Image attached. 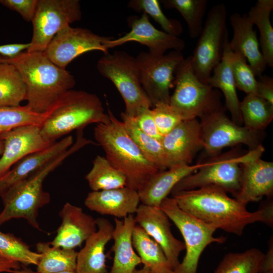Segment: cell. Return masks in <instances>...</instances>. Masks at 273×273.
I'll return each mask as SVG.
<instances>
[{
  "label": "cell",
  "mask_w": 273,
  "mask_h": 273,
  "mask_svg": "<svg viewBox=\"0 0 273 273\" xmlns=\"http://www.w3.org/2000/svg\"><path fill=\"white\" fill-rule=\"evenodd\" d=\"M128 23L131 28L130 31L117 39L111 38L107 41L105 46L108 50L130 41L146 46L149 53L157 56L164 54L168 50L181 52L185 48V41L182 39L156 28L145 13L140 17L128 18Z\"/></svg>",
  "instance_id": "obj_15"
},
{
  "label": "cell",
  "mask_w": 273,
  "mask_h": 273,
  "mask_svg": "<svg viewBox=\"0 0 273 273\" xmlns=\"http://www.w3.org/2000/svg\"><path fill=\"white\" fill-rule=\"evenodd\" d=\"M229 41L225 45L220 62L214 68L205 83L221 91L224 98L225 108L229 111L232 120L236 124L242 126L243 121L240 111V101L238 97L231 69L233 51L230 47Z\"/></svg>",
  "instance_id": "obj_27"
},
{
  "label": "cell",
  "mask_w": 273,
  "mask_h": 273,
  "mask_svg": "<svg viewBox=\"0 0 273 273\" xmlns=\"http://www.w3.org/2000/svg\"><path fill=\"white\" fill-rule=\"evenodd\" d=\"M132 240L141 263L151 273H172V266L161 247L137 224L133 230Z\"/></svg>",
  "instance_id": "obj_28"
},
{
  "label": "cell",
  "mask_w": 273,
  "mask_h": 273,
  "mask_svg": "<svg viewBox=\"0 0 273 273\" xmlns=\"http://www.w3.org/2000/svg\"><path fill=\"white\" fill-rule=\"evenodd\" d=\"M0 135L4 142L0 158V176L23 158L42 151L53 144L43 137L39 125L20 126Z\"/></svg>",
  "instance_id": "obj_17"
},
{
  "label": "cell",
  "mask_w": 273,
  "mask_h": 273,
  "mask_svg": "<svg viewBox=\"0 0 273 273\" xmlns=\"http://www.w3.org/2000/svg\"><path fill=\"white\" fill-rule=\"evenodd\" d=\"M165 8L174 9L183 16L188 27L190 37H199L203 29V19L205 13L207 0H162Z\"/></svg>",
  "instance_id": "obj_36"
},
{
  "label": "cell",
  "mask_w": 273,
  "mask_h": 273,
  "mask_svg": "<svg viewBox=\"0 0 273 273\" xmlns=\"http://www.w3.org/2000/svg\"><path fill=\"white\" fill-rule=\"evenodd\" d=\"M98 72L110 80L122 96L126 115L133 118L150 109V101L141 83L136 58L126 52L104 54L98 61Z\"/></svg>",
  "instance_id": "obj_8"
},
{
  "label": "cell",
  "mask_w": 273,
  "mask_h": 273,
  "mask_svg": "<svg viewBox=\"0 0 273 273\" xmlns=\"http://www.w3.org/2000/svg\"><path fill=\"white\" fill-rule=\"evenodd\" d=\"M96 220L97 231L77 252L76 273H108L105 251L106 245L112 239L114 226L106 218L99 217Z\"/></svg>",
  "instance_id": "obj_23"
},
{
  "label": "cell",
  "mask_w": 273,
  "mask_h": 273,
  "mask_svg": "<svg viewBox=\"0 0 273 273\" xmlns=\"http://www.w3.org/2000/svg\"><path fill=\"white\" fill-rule=\"evenodd\" d=\"M6 61L19 71L26 88V105L35 112H46L75 85L74 76L53 63L44 52H23Z\"/></svg>",
  "instance_id": "obj_2"
},
{
  "label": "cell",
  "mask_w": 273,
  "mask_h": 273,
  "mask_svg": "<svg viewBox=\"0 0 273 273\" xmlns=\"http://www.w3.org/2000/svg\"><path fill=\"white\" fill-rule=\"evenodd\" d=\"M268 273H273V272H268Z\"/></svg>",
  "instance_id": "obj_53"
},
{
  "label": "cell",
  "mask_w": 273,
  "mask_h": 273,
  "mask_svg": "<svg viewBox=\"0 0 273 273\" xmlns=\"http://www.w3.org/2000/svg\"><path fill=\"white\" fill-rule=\"evenodd\" d=\"M270 239L267 252L264 254L259 273L273 272V243Z\"/></svg>",
  "instance_id": "obj_46"
},
{
  "label": "cell",
  "mask_w": 273,
  "mask_h": 273,
  "mask_svg": "<svg viewBox=\"0 0 273 273\" xmlns=\"http://www.w3.org/2000/svg\"><path fill=\"white\" fill-rule=\"evenodd\" d=\"M178 207L201 221L226 232L241 236L245 227L256 222L273 224V203L263 204L250 212L246 205L229 197L222 189L213 186L172 194Z\"/></svg>",
  "instance_id": "obj_1"
},
{
  "label": "cell",
  "mask_w": 273,
  "mask_h": 273,
  "mask_svg": "<svg viewBox=\"0 0 273 273\" xmlns=\"http://www.w3.org/2000/svg\"><path fill=\"white\" fill-rule=\"evenodd\" d=\"M132 273H151L148 268L143 266V267L139 269H135Z\"/></svg>",
  "instance_id": "obj_49"
},
{
  "label": "cell",
  "mask_w": 273,
  "mask_h": 273,
  "mask_svg": "<svg viewBox=\"0 0 273 273\" xmlns=\"http://www.w3.org/2000/svg\"><path fill=\"white\" fill-rule=\"evenodd\" d=\"M135 58L141 83L152 107L169 104L175 70L185 59L181 52L171 51L159 56L142 52Z\"/></svg>",
  "instance_id": "obj_12"
},
{
  "label": "cell",
  "mask_w": 273,
  "mask_h": 273,
  "mask_svg": "<svg viewBox=\"0 0 273 273\" xmlns=\"http://www.w3.org/2000/svg\"><path fill=\"white\" fill-rule=\"evenodd\" d=\"M44 114L40 131L50 143L89 124L110 122L97 95L81 90L66 92Z\"/></svg>",
  "instance_id": "obj_5"
},
{
  "label": "cell",
  "mask_w": 273,
  "mask_h": 273,
  "mask_svg": "<svg viewBox=\"0 0 273 273\" xmlns=\"http://www.w3.org/2000/svg\"><path fill=\"white\" fill-rule=\"evenodd\" d=\"M6 58H3L0 57V63L4 62L5 61Z\"/></svg>",
  "instance_id": "obj_52"
},
{
  "label": "cell",
  "mask_w": 273,
  "mask_h": 273,
  "mask_svg": "<svg viewBox=\"0 0 273 273\" xmlns=\"http://www.w3.org/2000/svg\"><path fill=\"white\" fill-rule=\"evenodd\" d=\"M73 143V137L67 135L53 143L47 148L20 160L0 176V196L14 185L25 179L49 160L67 150Z\"/></svg>",
  "instance_id": "obj_26"
},
{
  "label": "cell",
  "mask_w": 273,
  "mask_h": 273,
  "mask_svg": "<svg viewBox=\"0 0 273 273\" xmlns=\"http://www.w3.org/2000/svg\"><path fill=\"white\" fill-rule=\"evenodd\" d=\"M38 0H0V4L9 9L18 13L28 22H31Z\"/></svg>",
  "instance_id": "obj_42"
},
{
  "label": "cell",
  "mask_w": 273,
  "mask_h": 273,
  "mask_svg": "<svg viewBox=\"0 0 273 273\" xmlns=\"http://www.w3.org/2000/svg\"><path fill=\"white\" fill-rule=\"evenodd\" d=\"M229 20L233 35L229 46L234 53H240L247 60L255 76H261L267 65L261 52L257 33L246 14L234 13Z\"/></svg>",
  "instance_id": "obj_21"
},
{
  "label": "cell",
  "mask_w": 273,
  "mask_h": 273,
  "mask_svg": "<svg viewBox=\"0 0 273 273\" xmlns=\"http://www.w3.org/2000/svg\"><path fill=\"white\" fill-rule=\"evenodd\" d=\"M37 253L41 254L37 266L38 273H56L75 271L77 252L74 249L54 246L50 242H38Z\"/></svg>",
  "instance_id": "obj_31"
},
{
  "label": "cell",
  "mask_w": 273,
  "mask_h": 273,
  "mask_svg": "<svg viewBox=\"0 0 273 273\" xmlns=\"http://www.w3.org/2000/svg\"><path fill=\"white\" fill-rule=\"evenodd\" d=\"M85 179L93 191L120 188L126 185L123 174L112 166L106 157L100 155L94 160L92 168Z\"/></svg>",
  "instance_id": "obj_34"
},
{
  "label": "cell",
  "mask_w": 273,
  "mask_h": 273,
  "mask_svg": "<svg viewBox=\"0 0 273 273\" xmlns=\"http://www.w3.org/2000/svg\"><path fill=\"white\" fill-rule=\"evenodd\" d=\"M160 209L180 232L185 246L186 254L181 262L172 273H197L200 257L208 245L223 243L225 238L215 237L217 229L181 210L172 197H166Z\"/></svg>",
  "instance_id": "obj_9"
},
{
  "label": "cell",
  "mask_w": 273,
  "mask_h": 273,
  "mask_svg": "<svg viewBox=\"0 0 273 273\" xmlns=\"http://www.w3.org/2000/svg\"><path fill=\"white\" fill-rule=\"evenodd\" d=\"M111 38L87 29L69 25L53 37L44 53L55 65L66 69L73 60L86 52L99 51L104 54L109 53L105 43Z\"/></svg>",
  "instance_id": "obj_14"
},
{
  "label": "cell",
  "mask_w": 273,
  "mask_h": 273,
  "mask_svg": "<svg viewBox=\"0 0 273 273\" xmlns=\"http://www.w3.org/2000/svg\"><path fill=\"white\" fill-rule=\"evenodd\" d=\"M264 151L261 145L253 150L242 154L236 149L211 157L196 172L178 183L171 194L205 186L218 187L234 196L240 188L241 164L260 158Z\"/></svg>",
  "instance_id": "obj_6"
},
{
  "label": "cell",
  "mask_w": 273,
  "mask_h": 273,
  "mask_svg": "<svg viewBox=\"0 0 273 273\" xmlns=\"http://www.w3.org/2000/svg\"><path fill=\"white\" fill-rule=\"evenodd\" d=\"M133 119L141 131L154 139L161 140L162 136L157 129L151 108L143 110Z\"/></svg>",
  "instance_id": "obj_43"
},
{
  "label": "cell",
  "mask_w": 273,
  "mask_h": 273,
  "mask_svg": "<svg viewBox=\"0 0 273 273\" xmlns=\"http://www.w3.org/2000/svg\"><path fill=\"white\" fill-rule=\"evenodd\" d=\"M140 202L138 191L125 186L89 192L84 205L90 210L100 214L124 218L135 213Z\"/></svg>",
  "instance_id": "obj_22"
},
{
  "label": "cell",
  "mask_w": 273,
  "mask_h": 273,
  "mask_svg": "<svg viewBox=\"0 0 273 273\" xmlns=\"http://www.w3.org/2000/svg\"><path fill=\"white\" fill-rule=\"evenodd\" d=\"M41 254L30 250L21 239L0 231V258L8 259L23 265H37Z\"/></svg>",
  "instance_id": "obj_37"
},
{
  "label": "cell",
  "mask_w": 273,
  "mask_h": 273,
  "mask_svg": "<svg viewBox=\"0 0 273 273\" xmlns=\"http://www.w3.org/2000/svg\"><path fill=\"white\" fill-rule=\"evenodd\" d=\"M124 127L143 155L159 171L165 170L172 167L160 141L154 139L141 131L133 118L121 113Z\"/></svg>",
  "instance_id": "obj_29"
},
{
  "label": "cell",
  "mask_w": 273,
  "mask_h": 273,
  "mask_svg": "<svg viewBox=\"0 0 273 273\" xmlns=\"http://www.w3.org/2000/svg\"><path fill=\"white\" fill-rule=\"evenodd\" d=\"M224 111L218 110L200 118L203 149L208 156H217L228 147L243 144L251 151L262 145L261 132L236 124Z\"/></svg>",
  "instance_id": "obj_13"
},
{
  "label": "cell",
  "mask_w": 273,
  "mask_h": 273,
  "mask_svg": "<svg viewBox=\"0 0 273 273\" xmlns=\"http://www.w3.org/2000/svg\"><path fill=\"white\" fill-rule=\"evenodd\" d=\"M204 162L194 165L179 164L153 174L138 191L142 204L160 207L174 186L200 168Z\"/></svg>",
  "instance_id": "obj_24"
},
{
  "label": "cell",
  "mask_w": 273,
  "mask_h": 273,
  "mask_svg": "<svg viewBox=\"0 0 273 273\" xmlns=\"http://www.w3.org/2000/svg\"><path fill=\"white\" fill-rule=\"evenodd\" d=\"M44 117V113L35 112L27 105L0 107V134L22 125H41Z\"/></svg>",
  "instance_id": "obj_38"
},
{
  "label": "cell",
  "mask_w": 273,
  "mask_h": 273,
  "mask_svg": "<svg viewBox=\"0 0 273 273\" xmlns=\"http://www.w3.org/2000/svg\"><path fill=\"white\" fill-rule=\"evenodd\" d=\"M134 219L136 224L161 247L173 270L176 268L180 263L179 255L185 250V246L172 233L167 215L160 207L142 203L135 212Z\"/></svg>",
  "instance_id": "obj_16"
},
{
  "label": "cell",
  "mask_w": 273,
  "mask_h": 273,
  "mask_svg": "<svg viewBox=\"0 0 273 273\" xmlns=\"http://www.w3.org/2000/svg\"><path fill=\"white\" fill-rule=\"evenodd\" d=\"M62 222L50 244L64 249H74L97 230V220L82 209L66 202L59 212Z\"/></svg>",
  "instance_id": "obj_19"
},
{
  "label": "cell",
  "mask_w": 273,
  "mask_h": 273,
  "mask_svg": "<svg viewBox=\"0 0 273 273\" xmlns=\"http://www.w3.org/2000/svg\"><path fill=\"white\" fill-rule=\"evenodd\" d=\"M112 239L114 244L113 262L108 273H132L141 263L140 258L134 250L132 236L136 224L132 214L124 217L123 220L114 218Z\"/></svg>",
  "instance_id": "obj_25"
},
{
  "label": "cell",
  "mask_w": 273,
  "mask_h": 273,
  "mask_svg": "<svg viewBox=\"0 0 273 273\" xmlns=\"http://www.w3.org/2000/svg\"><path fill=\"white\" fill-rule=\"evenodd\" d=\"M110 122L94 128V138L110 164L123 174L126 187L138 191L155 173L160 171L143 155L130 138L121 120L108 107Z\"/></svg>",
  "instance_id": "obj_4"
},
{
  "label": "cell",
  "mask_w": 273,
  "mask_h": 273,
  "mask_svg": "<svg viewBox=\"0 0 273 273\" xmlns=\"http://www.w3.org/2000/svg\"><path fill=\"white\" fill-rule=\"evenodd\" d=\"M240 111L244 126L254 131L261 132L273 119V106L255 94L240 102Z\"/></svg>",
  "instance_id": "obj_32"
},
{
  "label": "cell",
  "mask_w": 273,
  "mask_h": 273,
  "mask_svg": "<svg viewBox=\"0 0 273 273\" xmlns=\"http://www.w3.org/2000/svg\"><path fill=\"white\" fill-rule=\"evenodd\" d=\"M272 10V0H258L247 14L259 30L261 52L269 67H273V28L270 18Z\"/></svg>",
  "instance_id": "obj_30"
},
{
  "label": "cell",
  "mask_w": 273,
  "mask_h": 273,
  "mask_svg": "<svg viewBox=\"0 0 273 273\" xmlns=\"http://www.w3.org/2000/svg\"><path fill=\"white\" fill-rule=\"evenodd\" d=\"M11 273H38L37 271H34L30 268L26 267H23L18 269L14 270Z\"/></svg>",
  "instance_id": "obj_48"
},
{
  "label": "cell",
  "mask_w": 273,
  "mask_h": 273,
  "mask_svg": "<svg viewBox=\"0 0 273 273\" xmlns=\"http://www.w3.org/2000/svg\"><path fill=\"white\" fill-rule=\"evenodd\" d=\"M56 273H76L75 271H64Z\"/></svg>",
  "instance_id": "obj_51"
},
{
  "label": "cell",
  "mask_w": 273,
  "mask_h": 273,
  "mask_svg": "<svg viewBox=\"0 0 273 273\" xmlns=\"http://www.w3.org/2000/svg\"><path fill=\"white\" fill-rule=\"evenodd\" d=\"M256 94L273 106V78L268 75L259 76Z\"/></svg>",
  "instance_id": "obj_44"
},
{
  "label": "cell",
  "mask_w": 273,
  "mask_h": 273,
  "mask_svg": "<svg viewBox=\"0 0 273 273\" xmlns=\"http://www.w3.org/2000/svg\"><path fill=\"white\" fill-rule=\"evenodd\" d=\"M173 83L175 87L169 104L187 120L201 118L212 112L225 110L219 91L201 81L194 74L191 56L185 58L176 67Z\"/></svg>",
  "instance_id": "obj_7"
},
{
  "label": "cell",
  "mask_w": 273,
  "mask_h": 273,
  "mask_svg": "<svg viewBox=\"0 0 273 273\" xmlns=\"http://www.w3.org/2000/svg\"><path fill=\"white\" fill-rule=\"evenodd\" d=\"M128 7L133 10L151 16L161 27L165 32L178 37L183 32L181 23L167 17L162 12L158 0H131Z\"/></svg>",
  "instance_id": "obj_39"
},
{
  "label": "cell",
  "mask_w": 273,
  "mask_h": 273,
  "mask_svg": "<svg viewBox=\"0 0 273 273\" xmlns=\"http://www.w3.org/2000/svg\"><path fill=\"white\" fill-rule=\"evenodd\" d=\"M264 254L252 248L226 254L214 273H259Z\"/></svg>",
  "instance_id": "obj_35"
},
{
  "label": "cell",
  "mask_w": 273,
  "mask_h": 273,
  "mask_svg": "<svg viewBox=\"0 0 273 273\" xmlns=\"http://www.w3.org/2000/svg\"><path fill=\"white\" fill-rule=\"evenodd\" d=\"M81 18L78 0H38L31 21L32 37L26 51L44 52L59 32Z\"/></svg>",
  "instance_id": "obj_11"
},
{
  "label": "cell",
  "mask_w": 273,
  "mask_h": 273,
  "mask_svg": "<svg viewBox=\"0 0 273 273\" xmlns=\"http://www.w3.org/2000/svg\"><path fill=\"white\" fill-rule=\"evenodd\" d=\"M273 194V162L260 158L241 164L240 188L234 196L247 204L257 202L264 196L270 198Z\"/></svg>",
  "instance_id": "obj_20"
},
{
  "label": "cell",
  "mask_w": 273,
  "mask_h": 273,
  "mask_svg": "<svg viewBox=\"0 0 273 273\" xmlns=\"http://www.w3.org/2000/svg\"><path fill=\"white\" fill-rule=\"evenodd\" d=\"M76 136L75 142L69 149L14 185L1 196L4 208L0 212V226L12 219L23 218L34 228L40 230L37 220L38 210L51 201L50 194L43 189L44 179L67 158L92 143L84 137L82 132H77Z\"/></svg>",
  "instance_id": "obj_3"
},
{
  "label": "cell",
  "mask_w": 273,
  "mask_h": 273,
  "mask_svg": "<svg viewBox=\"0 0 273 273\" xmlns=\"http://www.w3.org/2000/svg\"><path fill=\"white\" fill-rule=\"evenodd\" d=\"M30 47L29 43H15L0 45V55L6 58H13L24 50H27Z\"/></svg>",
  "instance_id": "obj_45"
},
{
  "label": "cell",
  "mask_w": 273,
  "mask_h": 273,
  "mask_svg": "<svg viewBox=\"0 0 273 273\" xmlns=\"http://www.w3.org/2000/svg\"><path fill=\"white\" fill-rule=\"evenodd\" d=\"M231 65L236 88L247 95L256 94L257 80L246 58L233 52Z\"/></svg>",
  "instance_id": "obj_40"
},
{
  "label": "cell",
  "mask_w": 273,
  "mask_h": 273,
  "mask_svg": "<svg viewBox=\"0 0 273 273\" xmlns=\"http://www.w3.org/2000/svg\"><path fill=\"white\" fill-rule=\"evenodd\" d=\"M226 17L227 10L224 4L211 8L191 56L193 72L202 82H206L220 62L225 45L229 40Z\"/></svg>",
  "instance_id": "obj_10"
},
{
  "label": "cell",
  "mask_w": 273,
  "mask_h": 273,
  "mask_svg": "<svg viewBox=\"0 0 273 273\" xmlns=\"http://www.w3.org/2000/svg\"><path fill=\"white\" fill-rule=\"evenodd\" d=\"M20 264L17 262L0 258V273L10 272L21 268Z\"/></svg>",
  "instance_id": "obj_47"
},
{
  "label": "cell",
  "mask_w": 273,
  "mask_h": 273,
  "mask_svg": "<svg viewBox=\"0 0 273 273\" xmlns=\"http://www.w3.org/2000/svg\"><path fill=\"white\" fill-rule=\"evenodd\" d=\"M161 143L172 166L190 164L203 149L200 121L197 118L185 120L162 136Z\"/></svg>",
  "instance_id": "obj_18"
},
{
  "label": "cell",
  "mask_w": 273,
  "mask_h": 273,
  "mask_svg": "<svg viewBox=\"0 0 273 273\" xmlns=\"http://www.w3.org/2000/svg\"><path fill=\"white\" fill-rule=\"evenodd\" d=\"M4 148V142L0 135V156L2 155Z\"/></svg>",
  "instance_id": "obj_50"
},
{
  "label": "cell",
  "mask_w": 273,
  "mask_h": 273,
  "mask_svg": "<svg viewBox=\"0 0 273 273\" xmlns=\"http://www.w3.org/2000/svg\"><path fill=\"white\" fill-rule=\"evenodd\" d=\"M26 90L16 68L5 61L0 63V107H17L26 100Z\"/></svg>",
  "instance_id": "obj_33"
},
{
  "label": "cell",
  "mask_w": 273,
  "mask_h": 273,
  "mask_svg": "<svg viewBox=\"0 0 273 273\" xmlns=\"http://www.w3.org/2000/svg\"><path fill=\"white\" fill-rule=\"evenodd\" d=\"M153 108L154 119L162 136L169 132L181 122L187 120L178 110L169 104H159Z\"/></svg>",
  "instance_id": "obj_41"
}]
</instances>
